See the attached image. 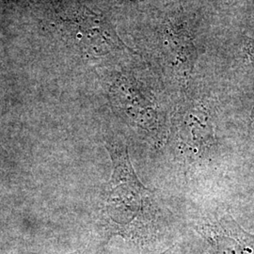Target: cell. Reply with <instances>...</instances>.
<instances>
[{"mask_svg":"<svg viewBox=\"0 0 254 254\" xmlns=\"http://www.w3.org/2000/svg\"><path fill=\"white\" fill-rule=\"evenodd\" d=\"M112 174L101 201L102 235L140 242L150 235L153 193L137 178L127 147L121 139L108 140Z\"/></svg>","mask_w":254,"mask_h":254,"instance_id":"obj_1","label":"cell"},{"mask_svg":"<svg viewBox=\"0 0 254 254\" xmlns=\"http://www.w3.org/2000/svg\"></svg>","mask_w":254,"mask_h":254,"instance_id":"obj_6","label":"cell"},{"mask_svg":"<svg viewBox=\"0 0 254 254\" xmlns=\"http://www.w3.org/2000/svg\"><path fill=\"white\" fill-rule=\"evenodd\" d=\"M64 22L67 35L87 53L104 56L119 47L118 36L107 21L88 9L74 12Z\"/></svg>","mask_w":254,"mask_h":254,"instance_id":"obj_2","label":"cell"},{"mask_svg":"<svg viewBox=\"0 0 254 254\" xmlns=\"http://www.w3.org/2000/svg\"><path fill=\"white\" fill-rule=\"evenodd\" d=\"M200 233L216 254H254V236L245 232L229 214L201 224Z\"/></svg>","mask_w":254,"mask_h":254,"instance_id":"obj_3","label":"cell"},{"mask_svg":"<svg viewBox=\"0 0 254 254\" xmlns=\"http://www.w3.org/2000/svg\"><path fill=\"white\" fill-rule=\"evenodd\" d=\"M159 254H179V250L177 245H173L170 248H168L163 253H160Z\"/></svg>","mask_w":254,"mask_h":254,"instance_id":"obj_4","label":"cell"},{"mask_svg":"<svg viewBox=\"0 0 254 254\" xmlns=\"http://www.w3.org/2000/svg\"><path fill=\"white\" fill-rule=\"evenodd\" d=\"M83 254L82 253H80V252H75V253H72V254Z\"/></svg>","mask_w":254,"mask_h":254,"instance_id":"obj_5","label":"cell"}]
</instances>
